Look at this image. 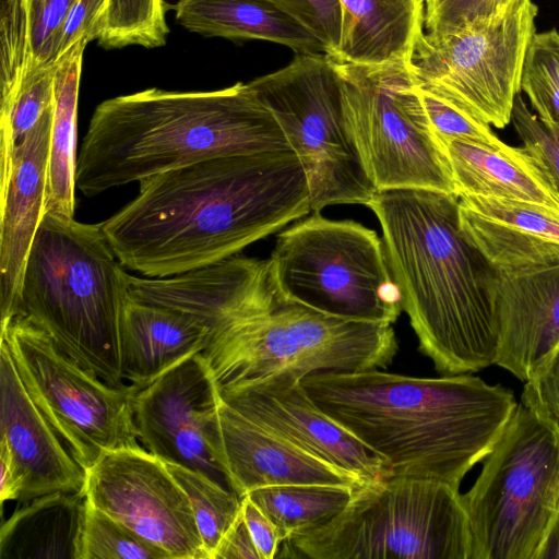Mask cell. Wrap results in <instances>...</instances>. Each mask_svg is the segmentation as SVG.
Segmentation results:
<instances>
[{"mask_svg":"<svg viewBox=\"0 0 559 559\" xmlns=\"http://www.w3.org/2000/svg\"><path fill=\"white\" fill-rule=\"evenodd\" d=\"M206 442L240 498L252 490L281 485L358 487L357 476L295 445L245 416L219 396L205 429Z\"/></svg>","mask_w":559,"mask_h":559,"instance_id":"obj_17","label":"cell"},{"mask_svg":"<svg viewBox=\"0 0 559 559\" xmlns=\"http://www.w3.org/2000/svg\"><path fill=\"white\" fill-rule=\"evenodd\" d=\"M335 66L345 127L376 189L455 193L409 61Z\"/></svg>","mask_w":559,"mask_h":559,"instance_id":"obj_10","label":"cell"},{"mask_svg":"<svg viewBox=\"0 0 559 559\" xmlns=\"http://www.w3.org/2000/svg\"><path fill=\"white\" fill-rule=\"evenodd\" d=\"M496 365L522 381L559 352V263L500 272Z\"/></svg>","mask_w":559,"mask_h":559,"instance_id":"obj_21","label":"cell"},{"mask_svg":"<svg viewBox=\"0 0 559 559\" xmlns=\"http://www.w3.org/2000/svg\"><path fill=\"white\" fill-rule=\"evenodd\" d=\"M218 393L226 404L245 416L364 483L391 476L386 461L322 411L301 380L277 378L218 390Z\"/></svg>","mask_w":559,"mask_h":559,"instance_id":"obj_16","label":"cell"},{"mask_svg":"<svg viewBox=\"0 0 559 559\" xmlns=\"http://www.w3.org/2000/svg\"><path fill=\"white\" fill-rule=\"evenodd\" d=\"M280 123L306 174L311 212L368 205L377 193L344 121L340 78L326 53H296L248 83Z\"/></svg>","mask_w":559,"mask_h":559,"instance_id":"obj_11","label":"cell"},{"mask_svg":"<svg viewBox=\"0 0 559 559\" xmlns=\"http://www.w3.org/2000/svg\"><path fill=\"white\" fill-rule=\"evenodd\" d=\"M462 499L472 559H536L559 506V436L519 404Z\"/></svg>","mask_w":559,"mask_h":559,"instance_id":"obj_8","label":"cell"},{"mask_svg":"<svg viewBox=\"0 0 559 559\" xmlns=\"http://www.w3.org/2000/svg\"><path fill=\"white\" fill-rule=\"evenodd\" d=\"M459 217L466 237L500 272L559 263V210L459 195Z\"/></svg>","mask_w":559,"mask_h":559,"instance_id":"obj_22","label":"cell"},{"mask_svg":"<svg viewBox=\"0 0 559 559\" xmlns=\"http://www.w3.org/2000/svg\"><path fill=\"white\" fill-rule=\"evenodd\" d=\"M218 388L203 354L195 353L138 389L134 423L144 448L164 462L197 471L233 490L205 439Z\"/></svg>","mask_w":559,"mask_h":559,"instance_id":"obj_15","label":"cell"},{"mask_svg":"<svg viewBox=\"0 0 559 559\" xmlns=\"http://www.w3.org/2000/svg\"><path fill=\"white\" fill-rule=\"evenodd\" d=\"M536 559H559V506L547 528Z\"/></svg>","mask_w":559,"mask_h":559,"instance_id":"obj_45","label":"cell"},{"mask_svg":"<svg viewBox=\"0 0 559 559\" xmlns=\"http://www.w3.org/2000/svg\"><path fill=\"white\" fill-rule=\"evenodd\" d=\"M310 29L334 58L343 29V11L338 0H269Z\"/></svg>","mask_w":559,"mask_h":559,"instance_id":"obj_39","label":"cell"},{"mask_svg":"<svg viewBox=\"0 0 559 559\" xmlns=\"http://www.w3.org/2000/svg\"><path fill=\"white\" fill-rule=\"evenodd\" d=\"M214 559H261L242 513L223 538Z\"/></svg>","mask_w":559,"mask_h":559,"instance_id":"obj_43","label":"cell"},{"mask_svg":"<svg viewBox=\"0 0 559 559\" xmlns=\"http://www.w3.org/2000/svg\"><path fill=\"white\" fill-rule=\"evenodd\" d=\"M128 288L140 301L193 317L207 329L209 336L264 310L278 296L270 260L237 254L168 277L129 274Z\"/></svg>","mask_w":559,"mask_h":559,"instance_id":"obj_18","label":"cell"},{"mask_svg":"<svg viewBox=\"0 0 559 559\" xmlns=\"http://www.w3.org/2000/svg\"><path fill=\"white\" fill-rule=\"evenodd\" d=\"M88 41H76L55 70V106L45 213L73 217L75 207L76 120L82 59Z\"/></svg>","mask_w":559,"mask_h":559,"instance_id":"obj_29","label":"cell"},{"mask_svg":"<svg viewBox=\"0 0 559 559\" xmlns=\"http://www.w3.org/2000/svg\"><path fill=\"white\" fill-rule=\"evenodd\" d=\"M512 0H497V10L496 14L501 13L510 3Z\"/></svg>","mask_w":559,"mask_h":559,"instance_id":"obj_46","label":"cell"},{"mask_svg":"<svg viewBox=\"0 0 559 559\" xmlns=\"http://www.w3.org/2000/svg\"><path fill=\"white\" fill-rule=\"evenodd\" d=\"M106 5L107 0L74 1L63 25L59 59L80 39L84 38L90 43L99 38Z\"/></svg>","mask_w":559,"mask_h":559,"instance_id":"obj_41","label":"cell"},{"mask_svg":"<svg viewBox=\"0 0 559 559\" xmlns=\"http://www.w3.org/2000/svg\"><path fill=\"white\" fill-rule=\"evenodd\" d=\"M0 328L29 396L84 471L106 452L141 447L133 414L139 388L106 383L59 349L27 316Z\"/></svg>","mask_w":559,"mask_h":559,"instance_id":"obj_12","label":"cell"},{"mask_svg":"<svg viewBox=\"0 0 559 559\" xmlns=\"http://www.w3.org/2000/svg\"><path fill=\"white\" fill-rule=\"evenodd\" d=\"M52 118L53 107L15 146L9 170L0 173V325L20 314L24 270L45 214Z\"/></svg>","mask_w":559,"mask_h":559,"instance_id":"obj_19","label":"cell"},{"mask_svg":"<svg viewBox=\"0 0 559 559\" xmlns=\"http://www.w3.org/2000/svg\"><path fill=\"white\" fill-rule=\"evenodd\" d=\"M343 29L337 63L409 61L424 28L421 0H338Z\"/></svg>","mask_w":559,"mask_h":559,"instance_id":"obj_27","label":"cell"},{"mask_svg":"<svg viewBox=\"0 0 559 559\" xmlns=\"http://www.w3.org/2000/svg\"><path fill=\"white\" fill-rule=\"evenodd\" d=\"M417 87L435 138L457 139L493 148L504 144L489 123L455 104L418 85Z\"/></svg>","mask_w":559,"mask_h":559,"instance_id":"obj_36","label":"cell"},{"mask_svg":"<svg viewBox=\"0 0 559 559\" xmlns=\"http://www.w3.org/2000/svg\"><path fill=\"white\" fill-rule=\"evenodd\" d=\"M56 64L34 73L19 86L12 96L1 100V162L8 163L12 159L15 146L53 107Z\"/></svg>","mask_w":559,"mask_h":559,"instance_id":"obj_34","label":"cell"},{"mask_svg":"<svg viewBox=\"0 0 559 559\" xmlns=\"http://www.w3.org/2000/svg\"><path fill=\"white\" fill-rule=\"evenodd\" d=\"M457 195L526 202L559 210V194L539 163L522 146L493 148L468 141L436 138Z\"/></svg>","mask_w":559,"mask_h":559,"instance_id":"obj_23","label":"cell"},{"mask_svg":"<svg viewBox=\"0 0 559 559\" xmlns=\"http://www.w3.org/2000/svg\"><path fill=\"white\" fill-rule=\"evenodd\" d=\"M85 512L83 492L25 502L1 526L0 559H79Z\"/></svg>","mask_w":559,"mask_h":559,"instance_id":"obj_28","label":"cell"},{"mask_svg":"<svg viewBox=\"0 0 559 559\" xmlns=\"http://www.w3.org/2000/svg\"><path fill=\"white\" fill-rule=\"evenodd\" d=\"M538 7L512 0L495 17L445 36L421 32L409 67L416 84L492 127L511 122Z\"/></svg>","mask_w":559,"mask_h":559,"instance_id":"obj_13","label":"cell"},{"mask_svg":"<svg viewBox=\"0 0 559 559\" xmlns=\"http://www.w3.org/2000/svg\"><path fill=\"white\" fill-rule=\"evenodd\" d=\"M311 212L293 150L215 157L146 177L100 223L117 259L168 277L238 254Z\"/></svg>","mask_w":559,"mask_h":559,"instance_id":"obj_1","label":"cell"},{"mask_svg":"<svg viewBox=\"0 0 559 559\" xmlns=\"http://www.w3.org/2000/svg\"><path fill=\"white\" fill-rule=\"evenodd\" d=\"M287 150L280 123L248 83L209 92L153 87L95 108L75 187L95 197L210 158Z\"/></svg>","mask_w":559,"mask_h":559,"instance_id":"obj_4","label":"cell"},{"mask_svg":"<svg viewBox=\"0 0 559 559\" xmlns=\"http://www.w3.org/2000/svg\"><path fill=\"white\" fill-rule=\"evenodd\" d=\"M165 464L190 501L207 559H214L223 538L241 513V498L197 471Z\"/></svg>","mask_w":559,"mask_h":559,"instance_id":"obj_31","label":"cell"},{"mask_svg":"<svg viewBox=\"0 0 559 559\" xmlns=\"http://www.w3.org/2000/svg\"><path fill=\"white\" fill-rule=\"evenodd\" d=\"M79 559H170L136 533L86 500Z\"/></svg>","mask_w":559,"mask_h":559,"instance_id":"obj_35","label":"cell"},{"mask_svg":"<svg viewBox=\"0 0 559 559\" xmlns=\"http://www.w3.org/2000/svg\"><path fill=\"white\" fill-rule=\"evenodd\" d=\"M241 513L260 558H276L284 539L272 519L248 496L241 498Z\"/></svg>","mask_w":559,"mask_h":559,"instance_id":"obj_42","label":"cell"},{"mask_svg":"<svg viewBox=\"0 0 559 559\" xmlns=\"http://www.w3.org/2000/svg\"><path fill=\"white\" fill-rule=\"evenodd\" d=\"M367 206L419 350L441 374L496 365L499 271L462 230L459 195L393 189L377 191Z\"/></svg>","mask_w":559,"mask_h":559,"instance_id":"obj_3","label":"cell"},{"mask_svg":"<svg viewBox=\"0 0 559 559\" xmlns=\"http://www.w3.org/2000/svg\"><path fill=\"white\" fill-rule=\"evenodd\" d=\"M538 119L559 128V32H535L527 46L520 82Z\"/></svg>","mask_w":559,"mask_h":559,"instance_id":"obj_33","label":"cell"},{"mask_svg":"<svg viewBox=\"0 0 559 559\" xmlns=\"http://www.w3.org/2000/svg\"><path fill=\"white\" fill-rule=\"evenodd\" d=\"M0 395V439L9 445L23 484L17 501L60 491L82 492L85 471L29 396L3 340Z\"/></svg>","mask_w":559,"mask_h":559,"instance_id":"obj_20","label":"cell"},{"mask_svg":"<svg viewBox=\"0 0 559 559\" xmlns=\"http://www.w3.org/2000/svg\"><path fill=\"white\" fill-rule=\"evenodd\" d=\"M209 331L193 317L133 298L122 308L121 367L126 381L142 389L187 357L202 352Z\"/></svg>","mask_w":559,"mask_h":559,"instance_id":"obj_24","label":"cell"},{"mask_svg":"<svg viewBox=\"0 0 559 559\" xmlns=\"http://www.w3.org/2000/svg\"><path fill=\"white\" fill-rule=\"evenodd\" d=\"M0 464H1V486L0 500H19L22 493L23 484L15 465L12 452L7 442L0 439Z\"/></svg>","mask_w":559,"mask_h":559,"instance_id":"obj_44","label":"cell"},{"mask_svg":"<svg viewBox=\"0 0 559 559\" xmlns=\"http://www.w3.org/2000/svg\"><path fill=\"white\" fill-rule=\"evenodd\" d=\"M424 28L432 36H445L487 23L496 15L497 0H421Z\"/></svg>","mask_w":559,"mask_h":559,"instance_id":"obj_38","label":"cell"},{"mask_svg":"<svg viewBox=\"0 0 559 559\" xmlns=\"http://www.w3.org/2000/svg\"><path fill=\"white\" fill-rule=\"evenodd\" d=\"M75 0H0L1 100L59 59L63 25Z\"/></svg>","mask_w":559,"mask_h":559,"instance_id":"obj_26","label":"cell"},{"mask_svg":"<svg viewBox=\"0 0 559 559\" xmlns=\"http://www.w3.org/2000/svg\"><path fill=\"white\" fill-rule=\"evenodd\" d=\"M128 275L100 224L45 213L24 270L20 314L81 367L122 388L120 323Z\"/></svg>","mask_w":559,"mask_h":559,"instance_id":"obj_5","label":"cell"},{"mask_svg":"<svg viewBox=\"0 0 559 559\" xmlns=\"http://www.w3.org/2000/svg\"><path fill=\"white\" fill-rule=\"evenodd\" d=\"M397 350L390 323L341 318L278 295L264 310L209 336L201 353L224 390L277 378L384 369Z\"/></svg>","mask_w":559,"mask_h":559,"instance_id":"obj_6","label":"cell"},{"mask_svg":"<svg viewBox=\"0 0 559 559\" xmlns=\"http://www.w3.org/2000/svg\"><path fill=\"white\" fill-rule=\"evenodd\" d=\"M521 404L559 436V352L525 381Z\"/></svg>","mask_w":559,"mask_h":559,"instance_id":"obj_40","label":"cell"},{"mask_svg":"<svg viewBox=\"0 0 559 559\" xmlns=\"http://www.w3.org/2000/svg\"><path fill=\"white\" fill-rule=\"evenodd\" d=\"M356 487L281 485L247 493L275 523L284 542L317 530L337 515Z\"/></svg>","mask_w":559,"mask_h":559,"instance_id":"obj_30","label":"cell"},{"mask_svg":"<svg viewBox=\"0 0 559 559\" xmlns=\"http://www.w3.org/2000/svg\"><path fill=\"white\" fill-rule=\"evenodd\" d=\"M82 492L170 559H207L186 492L165 462L146 449L106 452L85 471Z\"/></svg>","mask_w":559,"mask_h":559,"instance_id":"obj_14","label":"cell"},{"mask_svg":"<svg viewBox=\"0 0 559 559\" xmlns=\"http://www.w3.org/2000/svg\"><path fill=\"white\" fill-rule=\"evenodd\" d=\"M177 22L190 32L228 39H261L296 53H326L302 23L269 0H179Z\"/></svg>","mask_w":559,"mask_h":559,"instance_id":"obj_25","label":"cell"},{"mask_svg":"<svg viewBox=\"0 0 559 559\" xmlns=\"http://www.w3.org/2000/svg\"><path fill=\"white\" fill-rule=\"evenodd\" d=\"M269 260L284 299L341 318L390 324L402 311L383 240L357 222L314 212L277 236Z\"/></svg>","mask_w":559,"mask_h":559,"instance_id":"obj_9","label":"cell"},{"mask_svg":"<svg viewBox=\"0 0 559 559\" xmlns=\"http://www.w3.org/2000/svg\"><path fill=\"white\" fill-rule=\"evenodd\" d=\"M301 382L322 411L386 461L391 476L457 489L519 405L511 390L469 373L426 378L374 368L320 372Z\"/></svg>","mask_w":559,"mask_h":559,"instance_id":"obj_2","label":"cell"},{"mask_svg":"<svg viewBox=\"0 0 559 559\" xmlns=\"http://www.w3.org/2000/svg\"><path fill=\"white\" fill-rule=\"evenodd\" d=\"M511 121L523 147L544 168L559 194V128L543 123L520 93L514 99Z\"/></svg>","mask_w":559,"mask_h":559,"instance_id":"obj_37","label":"cell"},{"mask_svg":"<svg viewBox=\"0 0 559 559\" xmlns=\"http://www.w3.org/2000/svg\"><path fill=\"white\" fill-rule=\"evenodd\" d=\"M167 8L164 0H107L99 45L107 49L164 46L169 33Z\"/></svg>","mask_w":559,"mask_h":559,"instance_id":"obj_32","label":"cell"},{"mask_svg":"<svg viewBox=\"0 0 559 559\" xmlns=\"http://www.w3.org/2000/svg\"><path fill=\"white\" fill-rule=\"evenodd\" d=\"M282 546L276 557L472 559L468 516L459 489L402 476L359 485L331 521Z\"/></svg>","mask_w":559,"mask_h":559,"instance_id":"obj_7","label":"cell"}]
</instances>
